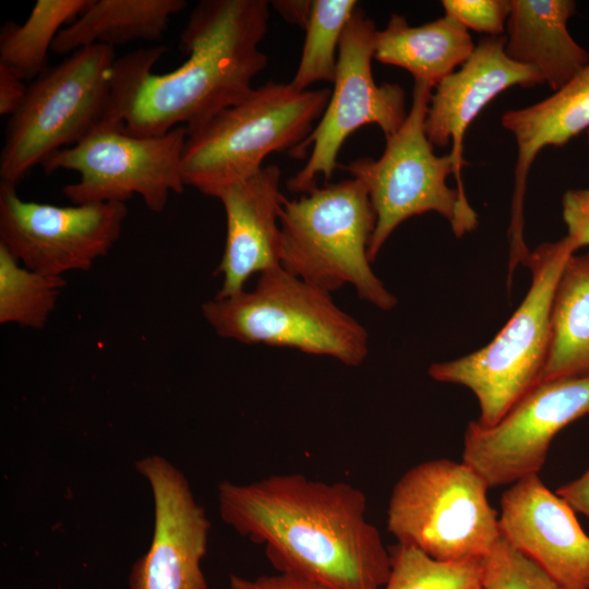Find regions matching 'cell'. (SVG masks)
<instances>
[{
	"label": "cell",
	"mask_w": 589,
	"mask_h": 589,
	"mask_svg": "<svg viewBox=\"0 0 589 589\" xmlns=\"http://www.w3.org/2000/svg\"><path fill=\"white\" fill-rule=\"evenodd\" d=\"M27 87L24 80L0 64V115L12 116L23 104Z\"/></svg>",
	"instance_id": "obj_31"
},
{
	"label": "cell",
	"mask_w": 589,
	"mask_h": 589,
	"mask_svg": "<svg viewBox=\"0 0 589 589\" xmlns=\"http://www.w3.org/2000/svg\"><path fill=\"white\" fill-rule=\"evenodd\" d=\"M280 169L262 167L249 178L225 187L218 194L226 214L227 236L217 268L221 287L216 298L244 290L248 279L280 266Z\"/></svg>",
	"instance_id": "obj_17"
},
{
	"label": "cell",
	"mask_w": 589,
	"mask_h": 589,
	"mask_svg": "<svg viewBox=\"0 0 589 589\" xmlns=\"http://www.w3.org/2000/svg\"><path fill=\"white\" fill-rule=\"evenodd\" d=\"M573 0H510L506 23V55L536 69L553 92L589 63V52L570 35Z\"/></svg>",
	"instance_id": "obj_19"
},
{
	"label": "cell",
	"mask_w": 589,
	"mask_h": 589,
	"mask_svg": "<svg viewBox=\"0 0 589 589\" xmlns=\"http://www.w3.org/2000/svg\"><path fill=\"white\" fill-rule=\"evenodd\" d=\"M356 0H313L304 26L305 38L290 84L306 91L316 82L334 83L344 29L358 7Z\"/></svg>",
	"instance_id": "obj_25"
},
{
	"label": "cell",
	"mask_w": 589,
	"mask_h": 589,
	"mask_svg": "<svg viewBox=\"0 0 589 589\" xmlns=\"http://www.w3.org/2000/svg\"><path fill=\"white\" fill-rule=\"evenodd\" d=\"M502 125L514 135L517 144L507 232L509 265L515 267L530 253L524 237V203L528 175L536 157L546 146H564L581 132L589 131V63L548 98L506 111L502 116Z\"/></svg>",
	"instance_id": "obj_18"
},
{
	"label": "cell",
	"mask_w": 589,
	"mask_h": 589,
	"mask_svg": "<svg viewBox=\"0 0 589 589\" xmlns=\"http://www.w3.org/2000/svg\"><path fill=\"white\" fill-rule=\"evenodd\" d=\"M480 564L483 589H566L503 537Z\"/></svg>",
	"instance_id": "obj_27"
},
{
	"label": "cell",
	"mask_w": 589,
	"mask_h": 589,
	"mask_svg": "<svg viewBox=\"0 0 589 589\" xmlns=\"http://www.w3.org/2000/svg\"><path fill=\"white\" fill-rule=\"evenodd\" d=\"M154 500V532L145 554L133 564L130 589H207L201 564L211 524L185 476L160 455L134 462Z\"/></svg>",
	"instance_id": "obj_14"
},
{
	"label": "cell",
	"mask_w": 589,
	"mask_h": 589,
	"mask_svg": "<svg viewBox=\"0 0 589 589\" xmlns=\"http://www.w3.org/2000/svg\"><path fill=\"white\" fill-rule=\"evenodd\" d=\"M489 485L465 461H422L394 484L387 530L438 561L480 560L502 537Z\"/></svg>",
	"instance_id": "obj_9"
},
{
	"label": "cell",
	"mask_w": 589,
	"mask_h": 589,
	"mask_svg": "<svg viewBox=\"0 0 589 589\" xmlns=\"http://www.w3.org/2000/svg\"><path fill=\"white\" fill-rule=\"evenodd\" d=\"M476 48L467 28L446 15L420 26L392 13L387 25L376 31L374 59L402 68L414 82L433 87L461 67Z\"/></svg>",
	"instance_id": "obj_20"
},
{
	"label": "cell",
	"mask_w": 589,
	"mask_h": 589,
	"mask_svg": "<svg viewBox=\"0 0 589 589\" xmlns=\"http://www.w3.org/2000/svg\"><path fill=\"white\" fill-rule=\"evenodd\" d=\"M587 135H588V147H589V131H587Z\"/></svg>",
	"instance_id": "obj_34"
},
{
	"label": "cell",
	"mask_w": 589,
	"mask_h": 589,
	"mask_svg": "<svg viewBox=\"0 0 589 589\" xmlns=\"http://www.w3.org/2000/svg\"><path fill=\"white\" fill-rule=\"evenodd\" d=\"M128 207L121 202L58 206L28 202L0 182V243L35 272L87 271L118 241Z\"/></svg>",
	"instance_id": "obj_12"
},
{
	"label": "cell",
	"mask_w": 589,
	"mask_h": 589,
	"mask_svg": "<svg viewBox=\"0 0 589 589\" xmlns=\"http://www.w3.org/2000/svg\"><path fill=\"white\" fill-rule=\"evenodd\" d=\"M433 88L429 83L414 82L407 118L395 134L385 137L380 158H359L340 166L364 185L376 214L368 251L371 262L395 229L410 217L435 212L448 221L456 238L472 232L479 224L470 203L446 182L454 175L450 154L435 155L425 134Z\"/></svg>",
	"instance_id": "obj_8"
},
{
	"label": "cell",
	"mask_w": 589,
	"mask_h": 589,
	"mask_svg": "<svg viewBox=\"0 0 589 589\" xmlns=\"http://www.w3.org/2000/svg\"><path fill=\"white\" fill-rule=\"evenodd\" d=\"M575 512L589 519V468L578 478L560 486L556 492Z\"/></svg>",
	"instance_id": "obj_32"
},
{
	"label": "cell",
	"mask_w": 589,
	"mask_h": 589,
	"mask_svg": "<svg viewBox=\"0 0 589 589\" xmlns=\"http://www.w3.org/2000/svg\"><path fill=\"white\" fill-rule=\"evenodd\" d=\"M269 3L201 1L180 35V48L189 57L171 72H152L165 46L116 59L108 122L123 123L136 136L163 135L180 125L189 134L242 100L267 67L259 45L267 33Z\"/></svg>",
	"instance_id": "obj_2"
},
{
	"label": "cell",
	"mask_w": 589,
	"mask_h": 589,
	"mask_svg": "<svg viewBox=\"0 0 589 589\" xmlns=\"http://www.w3.org/2000/svg\"><path fill=\"white\" fill-rule=\"evenodd\" d=\"M589 416V374L541 382L493 426L474 420L465 431L462 461L489 488L539 474L555 435Z\"/></svg>",
	"instance_id": "obj_13"
},
{
	"label": "cell",
	"mask_w": 589,
	"mask_h": 589,
	"mask_svg": "<svg viewBox=\"0 0 589 589\" xmlns=\"http://www.w3.org/2000/svg\"><path fill=\"white\" fill-rule=\"evenodd\" d=\"M505 44V35L483 37L468 60L436 84L430 98L425 134L434 147L452 143L456 189L465 202L468 199L462 182L464 139L471 122L507 88L544 83L536 69L512 60Z\"/></svg>",
	"instance_id": "obj_16"
},
{
	"label": "cell",
	"mask_w": 589,
	"mask_h": 589,
	"mask_svg": "<svg viewBox=\"0 0 589 589\" xmlns=\"http://www.w3.org/2000/svg\"><path fill=\"white\" fill-rule=\"evenodd\" d=\"M91 0H37L19 25L5 22L0 31V64L23 80H35L47 67V53L65 23L71 24Z\"/></svg>",
	"instance_id": "obj_23"
},
{
	"label": "cell",
	"mask_w": 589,
	"mask_h": 589,
	"mask_svg": "<svg viewBox=\"0 0 589 589\" xmlns=\"http://www.w3.org/2000/svg\"><path fill=\"white\" fill-rule=\"evenodd\" d=\"M376 31L358 5L340 39L328 104L309 136L289 153L303 158L311 149L305 165L287 181L290 192H308L318 175L330 179L340 147L359 128L376 124L388 137L404 124L408 115L404 88L396 83L376 84L372 74Z\"/></svg>",
	"instance_id": "obj_11"
},
{
	"label": "cell",
	"mask_w": 589,
	"mask_h": 589,
	"mask_svg": "<svg viewBox=\"0 0 589 589\" xmlns=\"http://www.w3.org/2000/svg\"><path fill=\"white\" fill-rule=\"evenodd\" d=\"M562 216L576 251L589 247V189H569L562 197Z\"/></svg>",
	"instance_id": "obj_29"
},
{
	"label": "cell",
	"mask_w": 589,
	"mask_h": 589,
	"mask_svg": "<svg viewBox=\"0 0 589 589\" xmlns=\"http://www.w3.org/2000/svg\"><path fill=\"white\" fill-rule=\"evenodd\" d=\"M375 224L368 191L353 178L284 199L280 266L329 293L351 285L360 299L389 311L397 299L373 272L368 254Z\"/></svg>",
	"instance_id": "obj_3"
},
{
	"label": "cell",
	"mask_w": 589,
	"mask_h": 589,
	"mask_svg": "<svg viewBox=\"0 0 589 589\" xmlns=\"http://www.w3.org/2000/svg\"><path fill=\"white\" fill-rule=\"evenodd\" d=\"M229 589H327L308 578L279 573L245 578L238 575L229 576Z\"/></svg>",
	"instance_id": "obj_30"
},
{
	"label": "cell",
	"mask_w": 589,
	"mask_h": 589,
	"mask_svg": "<svg viewBox=\"0 0 589 589\" xmlns=\"http://www.w3.org/2000/svg\"><path fill=\"white\" fill-rule=\"evenodd\" d=\"M576 253L565 236L543 242L525 263L529 289L500 333L484 347L454 360L432 363L435 381L464 386L476 396L482 428L498 423L541 382L550 344V313L554 288L567 259Z\"/></svg>",
	"instance_id": "obj_4"
},
{
	"label": "cell",
	"mask_w": 589,
	"mask_h": 589,
	"mask_svg": "<svg viewBox=\"0 0 589 589\" xmlns=\"http://www.w3.org/2000/svg\"><path fill=\"white\" fill-rule=\"evenodd\" d=\"M183 0H91L79 17L62 28L51 50L72 53L95 44L115 47L136 40H160Z\"/></svg>",
	"instance_id": "obj_21"
},
{
	"label": "cell",
	"mask_w": 589,
	"mask_h": 589,
	"mask_svg": "<svg viewBox=\"0 0 589 589\" xmlns=\"http://www.w3.org/2000/svg\"><path fill=\"white\" fill-rule=\"evenodd\" d=\"M589 374V252L572 254L556 281L541 382ZM540 382V383H541Z\"/></svg>",
	"instance_id": "obj_22"
},
{
	"label": "cell",
	"mask_w": 589,
	"mask_h": 589,
	"mask_svg": "<svg viewBox=\"0 0 589 589\" xmlns=\"http://www.w3.org/2000/svg\"><path fill=\"white\" fill-rule=\"evenodd\" d=\"M312 2L313 0H280L271 3L286 21L304 28L312 9Z\"/></svg>",
	"instance_id": "obj_33"
},
{
	"label": "cell",
	"mask_w": 589,
	"mask_h": 589,
	"mask_svg": "<svg viewBox=\"0 0 589 589\" xmlns=\"http://www.w3.org/2000/svg\"><path fill=\"white\" fill-rule=\"evenodd\" d=\"M185 127L157 136H136L123 123L105 122L79 144L47 157L46 175L72 170L79 181L63 187L73 205L121 202L139 195L155 213H161L169 195L182 193V155Z\"/></svg>",
	"instance_id": "obj_10"
},
{
	"label": "cell",
	"mask_w": 589,
	"mask_h": 589,
	"mask_svg": "<svg viewBox=\"0 0 589 589\" xmlns=\"http://www.w3.org/2000/svg\"><path fill=\"white\" fill-rule=\"evenodd\" d=\"M202 313L217 335L243 344L294 348L349 366L369 353L366 329L329 292L281 266L260 274L250 291L204 302Z\"/></svg>",
	"instance_id": "obj_6"
},
{
	"label": "cell",
	"mask_w": 589,
	"mask_h": 589,
	"mask_svg": "<svg viewBox=\"0 0 589 589\" xmlns=\"http://www.w3.org/2000/svg\"><path fill=\"white\" fill-rule=\"evenodd\" d=\"M329 88L298 91L268 82L224 109L187 136L182 176L216 197L227 185L256 173L272 153H290L313 130L330 96Z\"/></svg>",
	"instance_id": "obj_5"
},
{
	"label": "cell",
	"mask_w": 589,
	"mask_h": 589,
	"mask_svg": "<svg viewBox=\"0 0 589 589\" xmlns=\"http://www.w3.org/2000/svg\"><path fill=\"white\" fill-rule=\"evenodd\" d=\"M445 15L488 36H501L506 29L510 0H443Z\"/></svg>",
	"instance_id": "obj_28"
},
{
	"label": "cell",
	"mask_w": 589,
	"mask_h": 589,
	"mask_svg": "<svg viewBox=\"0 0 589 589\" xmlns=\"http://www.w3.org/2000/svg\"><path fill=\"white\" fill-rule=\"evenodd\" d=\"M115 49L95 44L47 67L9 118L0 155L1 182L16 185L51 154L72 147L109 118Z\"/></svg>",
	"instance_id": "obj_7"
},
{
	"label": "cell",
	"mask_w": 589,
	"mask_h": 589,
	"mask_svg": "<svg viewBox=\"0 0 589 589\" xmlns=\"http://www.w3.org/2000/svg\"><path fill=\"white\" fill-rule=\"evenodd\" d=\"M572 506L539 474L519 479L503 493L502 537L566 589H589V536Z\"/></svg>",
	"instance_id": "obj_15"
},
{
	"label": "cell",
	"mask_w": 589,
	"mask_h": 589,
	"mask_svg": "<svg viewBox=\"0 0 589 589\" xmlns=\"http://www.w3.org/2000/svg\"><path fill=\"white\" fill-rule=\"evenodd\" d=\"M67 281L32 271L0 243V323L41 329Z\"/></svg>",
	"instance_id": "obj_24"
},
{
	"label": "cell",
	"mask_w": 589,
	"mask_h": 589,
	"mask_svg": "<svg viewBox=\"0 0 589 589\" xmlns=\"http://www.w3.org/2000/svg\"><path fill=\"white\" fill-rule=\"evenodd\" d=\"M389 552L392 569L383 589H483L480 560L438 561L400 543Z\"/></svg>",
	"instance_id": "obj_26"
},
{
	"label": "cell",
	"mask_w": 589,
	"mask_h": 589,
	"mask_svg": "<svg viewBox=\"0 0 589 589\" xmlns=\"http://www.w3.org/2000/svg\"><path fill=\"white\" fill-rule=\"evenodd\" d=\"M219 515L237 533L265 546L276 572L327 589H383L392 557L368 519L365 494L347 482L301 473L248 484L221 481Z\"/></svg>",
	"instance_id": "obj_1"
}]
</instances>
